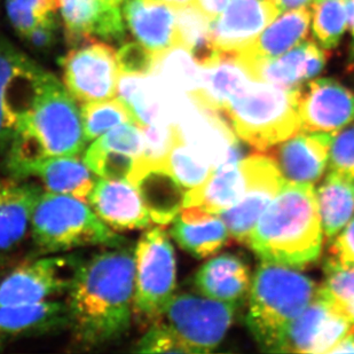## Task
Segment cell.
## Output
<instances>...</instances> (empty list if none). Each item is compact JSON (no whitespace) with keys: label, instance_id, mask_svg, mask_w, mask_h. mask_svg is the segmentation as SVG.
Segmentation results:
<instances>
[{"label":"cell","instance_id":"cell-29","mask_svg":"<svg viewBox=\"0 0 354 354\" xmlns=\"http://www.w3.org/2000/svg\"><path fill=\"white\" fill-rule=\"evenodd\" d=\"M160 83L155 75L120 74L118 95L130 109L140 127L167 124L160 95Z\"/></svg>","mask_w":354,"mask_h":354},{"label":"cell","instance_id":"cell-45","mask_svg":"<svg viewBox=\"0 0 354 354\" xmlns=\"http://www.w3.org/2000/svg\"><path fill=\"white\" fill-rule=\"evenodd\" d=\"M346 352H352L354 353V330L350 334L346 335L339 343H338L331 353H346Z\"/></svg>","mask_w":354,"mask_h":354},{"label":"cell","instance_id":"cell-39","mask_svg":"<svg viewBox=\"0 0 354 354\" xmlns=\"http://www.w3.org/2000/svg\"><path fill=\"white\" fill-rule=\"evenodd\" d=\"M134 351L139 353H187L174 331L163 321H155Z\"/></svg>","mask_w":354,"mask_h":354},{"label":"cell","instance_id":"cell-6","mask_svg":"<svg viewBox=\"0 0 354 354\" xmlns=\"http://www.w3.org/2000/svg\"><path fill=\"white\" fill-rule=\"evenodd\" d=\"M35 247L43 254L68 252L77 248L127 244L125 237L97 217L85 201L71 195L41 193L31 216Z\"/></svg>","mask_w":354,"mask_h":354},{"label":"cell","instance_id":"cell-46","mask_svg":"<svg viewBox=\"0 0 354 354\" xmlns=\"http://www.w3.org/2000/svg\"><path fill=\"white\" fill-rule=\"evenodd\" d=\"M277 6L280 7L281 13L284 10H295L306 7L312 3V0H275Z\"/></svg>","mask_w":354,"mask_h":354},{"label":"cell","instance_id":"cell-33","mask_svg":"<svg viewBox=\"0 0 354 354\" xmlns=\"http://www.w3.org/2000/svg\"><path fill=\"white\" fill-rule=\"evenodd\" d=\"M80 115L87 144L120 124L134 123L138 125L130 109L120 97L82 104Z\"/></svg>","mask_w":354,"mask_h":354},{"label":"cell","instance_id":"cell-19","mask_svg":"<svg viewBox=\"0 0 354 354\" xmlns=\"http://www.w3.org/2000/svg\"><path fill=\"white\" fill-rule=\"evenodd\" d=\"M127 180L137 188L151 221L156 224H170L184 207L186 192L167 163L138 158Z\"/></svg>","mask_w":354,"mask_h":354},{"label":"cell","instance_id":"cell-20","mask_svg":"<svg viewBox=\"0 0 354 354\" xmlns=\"http://www.w3.org/2000/svg\"><path fill=\"white\" fill-rule=\"evenodd\" d=\"M327 53L313 41H304L279 57L241 64L251 80L284 88H297L324 71Z\"/></svg>","mask_w":354,"mask_h":354},{"label":"cell","instance_id":"cell-10","mask_svg":"<svg viewBox=\"0 0 354 354\" xmlns=\"http://www.w3.org/2000/svg\"><path fill=\"white\" fill-rule=\"evenodd\" d=\"M47 75L24 54L0 44V153L6 154Z\"/></svg>","mask_w":354,"mask_h":354},{"label":"cell","instance_id":"cell-27","mask_svg":"<svg viewBox=\"0 0 354 354\" xmlns=\"http://www.w3.org/2000/svg\"><path fill=\"white\" fill-rule=\"evenodd\" d=\"M240 160H226L214 167L203 184L186 191L184 207H201L214 214L233 207L245 187Z\"/></svg>","mask_w":354,"mask_h":354},{"label":"cell","instance_id":"cell-22","mask_svg":"<svg viewBox=\"0 0 354 354\" xmlns=\"http://www.w3.org/2000/svg\"><path fill=\"white\" fill-rule=\"evenodd\" d=\"M123 12L134 37L153 53L180 45L176 7L160 0H127Z\"/></svg>","mask_w":354,"mask_h":354},{"label":"cell","instance_id":"cell-8","mask_svg":"<svg viewBox=\"0 0 354 354\" xmlns=\"http://www.w3.org/2000/svg\"><path fill=\"white\" fill-rule=\"evenodd\" d=\"M85 257L64 254L21 264L0 279V306L32 304L68 294Z\"/></svg>","mask_w":354,"mask_h":354},{"label":"cell","instance_id":"cell-13","mask_svg":"<svg viewBox=\"0 0 354 354\" xmlns=\"http://www.w3.org/2000/svg\"><path fill=\"white\" fill-rule=\"evenodd\" d=\"M301 130L336 134L354 122V93L334 80H315L298 87Z\"/></svg>","mask_w":354,"mask_h":354},{"label":"cell","instance_id":"cell-34","mask_svg":"<svg viewBox=\"0 0 354 354\" xmlns=\"http://www.w3.org/2000/svg\"><path fill=\"white\" fill-rule=\"evenodd\" d=\"M311 17L321 47L335 48L348 26V0H312Z\"/></svg>","mask_w":354,"mask_h":354},{"label":"cell","instance_id":"cell-43","mask_svg":"<svg viewBox=\"0 0 354 354\" xmlns=\"http://www.w3.org/2000/svg\"><path fill=\"white\" fill-rule=\"evenodd\" d=\"M55 34L57 21L55 17H50L41 21L24 38L36 50H46L52 46Z\"/></svg>","mask_w":354,"mask_h":354},{"label":"cell","instance_id":"cell-16","mask_svg":"<svg viewBox=\"0 0 354 354\" xmlns=\"http://www.w3.org/2000/svg\"><path fill=\"white\" fill-rule=\"evenodd\" d=\"M334 133L301 130L268 149L286 183L315 184L327 167Z\"/></svg>","mask_w":354,"mask_h":354},{"label":"cell","instance_id":"cell-32","mask_svg":"<svg viewBox=\"0 0 354 354\" xmlns=\"http://www.w3.org/2000/svg\"><path fill=\"white\" fill-rule=\"evenodd\" d=\"M324 271L317 296L354 327V268H342L326 259Z\"/></svg>","mask_w":354,"mask_h":354},{"label":"cell","instance_id":"cell-15","mask_svg":"<svg viewBox=\"0 0 354 354\" xmlns=\"http://www.w3.org/2000/svg\"><path fill=\"white\" fill-rule=\"evenodd\" d=\"M354 327L315 295L288 328L281 353H331Z\"/></svg>","mask_w":354,"mask_h":354},{"label":"cell","instance_id":"cell-1","mask_svg":"<svg viewBox=\"0 0 354 354\" xmlns=\"http://www.w3.org/2000/svg\"><path fill=\"white\" fill-rule=\"evenodd\" d=\"M136 256L125 244L84 261L68 292L69 328L80 348H97L130 329L134 308Z\"/></svg>","mask_w":354,"mask_h":354},{"label":"cell","instance_id":"cell-17","mask_svg":"<svg viewBox=\"0 0 354 354\" xmlns=\"http://www.w3.org/2000/svg\"><path fill=\"white\" fill-rule=\"evenodd\" d=\"M6 167L14 179L35 178L47 192L71 195L85 202L97 179L78 156H50L6 163Z\"/></svg>","mask_w":354,"mask_h":354},{"label":"cell","instance_id":"cell-7","mask_svg":"<svg viewBox=\"0 0 354 354\" xmlns=\"http://www.w3.org/2000/svg\"><path fill=\"white\" fill-rule=\"evenodd\" d=\"M134 308L146 320L163 315L177 286L174 245L165 230L154 227L141 235L134 248Z\"/></svg>","mask_w":354,"mask_h":354},{"label":"cell","instance_id":"cell-35","mask_svg":"<svg viewBox=\"0 0 354 354\" xmlns=\"http://www.w3.org/2000/svg\"><path fill=\"white\" fill-rule=\"evenodd\" d=\"M167 165L186 191L203 184L214 170V165L185 140L184 134L171 148Z\"/></svg>","mask_w":354,"mask_h":354},{"label":"cell","instance_id":"cell-26","mask_svg":"<svg viewBox=\"0 0 354 354\" xmlns=\"http://www.w3.org/2000/svg\"><path fill=\"white\" fill-rule=\"evenodd\" d=\"M311 10L306 7L279 14L249 46L235 54L239 64L271 59L286 53L308 37Z\"/></svg>","mask_w":354,"mask_h":354},{"label":"cell","instance_id":"cell-18","mask_svg":"<svg viewBox=\"0 0 354 354\" xmlns=\"http://www.w3.org/2000/svg\"><path fill=\"white\" fill-rule=\"evenodd\" d=\"M87 203L114 231H136L151 226L147 209L137 188L127 179L97 178Z\"/></svg>","mask_w":354,"mask_h":354},{"label":"cell","instance_id":"cell-4","mask_svg":"<svg viewBox=\"0 0 354 354\" xmlns=\"http://www.w3.org/2000/svg\"><path fill=\"white\" fill-rule=\"evenodd\" d=\"M317 291L315 281L296 268L261 261L251 282L245 321L263 351L281 353L288 328Z\"/></svg>","mask_w":354,"mask_h":354},{"label":"cell","instance_id":"cell-44","mask_svg":"<svg viewBox=\"0 0 354 354\" xmlns=\"http://www.w3.org/2000/svg\"><path fill=\"white\" fill-rule=\"evenodd\" d=\"M231 0H194L195 6L209 19L214 21L227 7Z\"/></svg>","mask_w":354,"mask_h":354},{"label":"cell","instance_id":"cell-14","mask_svg":"<svg viewBox=\"0 0 354 354\" xmlns=\"http://www.w3.org/2000/svg\"><path fill=\"white\" fill-rule=\"evenodd\" d=\"M281 13L275 0H231L211 24V40L221 53L249 46Z\"/></svg>","mask_w":354,"mask_h":354},{"label":"cell","instance_id":"cell-9","mask_svg":"<svg viewBox=\"0 0 354 354\" xmlns=\"http://www.w3.org/2000/svg\"><path fill=\"white\" fill-rule=\"evenodd\" d=\"M236 308L231 303L184 292L171 298L163 315L187 353H207L223 341Z\"/></svg>","mask_w":354,"mask_h":354},{"label":"cell","instance_id":"cell-40","mask_svg":"<svg viewBox=\"0 0 354 354\" xmlns=\"http://www.w3.org/2000/svg\"><path fill=\"white\" fill-rule=\"evenodd\" d=\"M336 134L329 149V170L354 180V124Z\"/></svg>","mask_w":354,"mask_h":354},{"label":"cell","instance_id":"cell-28","mask_svg":"<svg viewBox=\"0 0 354 354\" xmlns=\"http://www.w3.org/2000/svg\"><path fill=\"white\" fill-rule=\"evenodd\" d=\"M315 195L324 237L334 240L354 216V180L330 171Z\"/></svg>","mask_w":354,"mask_h":354},{"label":"cell","instance_id":"cell-42","mask_svg":"<svg viewBox=\"0 0 354 354\" xmlns=\"http://www.w3.org/2000/svg\"><path fill=\"white\" fill-rule=\"evenodd\" d=\"M327 259L342 268H354V216L337 236L331 240Z\"/></svg>","mask_w":354,"mask_h":354},{"label":"cell","instance_id":"cell-3","mask_svg":"<svg viewBox=\"0 0 354 354\" xmlns=\"http://www.w3.org/2000/svg\"><path fill=\"white\" fill-rule=\"evenodd\" d=\"M77 104L52 76L41 84L30 109L17 124L6 163L50 156H80L86 147Z\"/></svg>","mask_w":354,"mask_h":354},{"label":"cell","instance_id":"cell-23","mask_svg":"<svg viewBox=\"0 0 354 354\" xmlns=\"http://www.w3.org/2000/svg\"><path fill=\"white\" fill-rule=\"evenodd\" d=\"M69 327L67 301L0 306V342L50 334Z\"/></svg>","mask_w":354,"mask_h":354},{"label":"cell","instance_id":"cell-31","mask_svg":"<svg viewBox=\"0 0 354 354\" xmlns=\"http://www.w3.org/2000/svg\"><path fill=\"white\" fill-rule=\"evenodd\" d=\"M211 24L194 3L177 8L179 43L191 52L201 67L210 64L221 52L214 50L211 40Z\"/></svg>","mask_w":354,"mask_h":354},{"label":"cell","instance_id":"cell-30","mask_svg":"<svg viewBox=\"0 0 354 354\" xmlns=\"http://www.w3.org/2000/svg\"><path fill=\"white\" fill-rule=\"evenodd\" d=\"M171 235L179 247L198 259L216 254L230 239L227 226L218 214L194 221H185L177 216Z\"/></svg>","mask_w":354,"mask_h":354},{"label":"cell","instance_id":"cell-48","mask_svg":"<svg viewBox=\"0 0 354 354\" xmlns=\"http://www.w3.org/2000/svg\"><path fill=\"white\" fill-rule=\"evenodd\" d=\"M348 26L354 38V0H348Z\"/></svg>","mask_w":354,"mask_h":354},{"label":"cell","instance_id":"cell-12","mask_svg":"<svg viewBox=\"0 0 354 354\" xmlns=\"http://www.w3.org/2000/svg\"><path fill=\"white\" fill-rule=\"evenodd\" d=\"M245 187L237 203L219 214L230 236L248 245L251 231L271 201L286 184L274 160L268 155H251L240 160Z\"/></svg>","mask_w":354,"mask_h":354},{"label":"cell","instance_id":"cell-36","mask_svg":"<svg viewBox=\"0 0 354 354\" xmlns=\"http://www.w3.org/2000/svg\"><path fill=\"white\" fill-rule=\"evenodd\" d=\"M57 8L59 0H6L8 20L22 37L41 21L55 17Z\"/></svg>","mask_w":354,"mask_h":354},{"label":"cell","instance_id":"cell-21","mask_svg":"<svg viewBox=\"0 0 354 354\" xmlns=\"http://www.w3.org/2000/svg\"><path fill=\"white\" fill-rule=\"evenodd\" d=\"M66 34L71 43L93 37L120 39L125 32L120 3L114 0H59Z\"/></svg>","mask_w":354,"mask_h":354},{"label":"cell","instance_id":"cell-49","mask_svg":"<svg viewBox=\"0 0 354 354\" xmlns=\"http://www.w3.org/2000/svg\"><path fill=\"white\" fill-rule=\"evenodd\" d=\"M3 254H0V263H3Z\"/></svg>","mask_w":354,"mask_h":354},{"label":"cell","instance_id":"cell-41","mask_svg":"<svg viewBox=\"0 0 354 354\" xmlns=\"http://www.w3.org/2000/svg\"><path fill=\"white\" fill-rule=\"evenodd\" d=\"M118 55L120 74L149 75L153 73L158 54L153 53L142 44L129 43L120 47Z\"/></svg>","mask_w":354,"mask_h":354},{"label":"cell","instance_id":"cell-50","mask_svg":"<svg viewBox=\"0 0 354 354\" xmlns=\"http://www.w3.org/2000/svg\"><path fill=\"white\" fill-rule=\"evenodd\" d=\"M114 1H118V3H120V1H123V0H114Z\"/></svg>","mask_w":354,"mask_h":354},{"label":"cell","instance_id":"cell-25","mask_svg":"<svg viewBox=\"0 0 354 354\" xmlns=\"http://www.w3.org/2000/svg\"><path fill=\"white\" fill-rule=\"evenodd\" d=\"M251 282L249 265L233 254H221L207 261L194 279L195 287L205 297L236 306L243 304Z\"/></svg>","mask_w":354,"mask_h":354},{"label":"cell","instance_id":"cell-38","mask_svg":"<svg viewBox=\"0 0 354 354\" xmlns=\"http://www.w3.org/2000/svg\"><path fill=\"white\" fill-rule=\"evenodd\" d=\"M101 147L120 151L132 158H140L144 153V134L134 123L120 124L93 140Z\"/></svg>","mask_w":354,"mask_h":354},{"label":"cell","instance_id":"cell-24","mask_svg":"<svg viewBox=\"0 0 354 354\" xmlns=\"http://www.w3.org/2000/svg\"><path fill=\"white\" fill-rule=\"evenodd\" d=\"M41 189L34 183L0 178V254L24 241Z\"/></svg>","mask_w":354,"mask_h":354},{"label":"cell","instance_id":"cell-47","mask_svg":"<svg viewBox=\"0 0 354 354\" xmlns=\"http://www.w3.org/2000/svg\"><path fill=\"white\" fill-rule=\"evenodd\" d=\"M163 3H169L171 6L176 7V8H181V7L189 6L194 3V0H160Z\"/></svg>","mask_w":354,"mask_h":354},{"label":"cell","instance_id":"cell-2","mask_svg":"<svg viewBox=\"0 0 354 354\" xmlns=\"http://www.w3.org/2000/svg\"><path fill=\"white\" fill-rule=\"evenodd\" d=\"M324 237L315 186L286 183L252 228L248 247L261 261L301 270L319 261Z\"/></svg>","mask_w":354,"mask_h":354},{"label":"cell","instance_id":"cell-5","mask_svg":"<svg viewBox=\"0 0 354 354\" xmlns=\"http://www.w3.org/2000/svg\"><path fill=\"white\" fill-rule=\"evenodd\" d=\"M237 137L268 151L301 131L297 88H284L248 78L225 108Z\"/></svg>","mask_w":354,"mask_h":354},{"label":"cell","instance_id":"cell-11","mask_svg":"<svg viewBox=\"0 0 354 354\" xmlns=\"http://www.w3.org/2000/svg\"><path fill=\"white\" fill-rule=\"evenodd\" d=\"M82 44L62 61L68 92L82 104L116 97L120 76L116 50L94 39Z\"/></svg>","mask_w":354,"mask_h":354},{"label":"cell","instance_id":"cell-37","mask_svg":"<svg viewBox=\"0 0 354 354\" xmlns=\"http://www.w3.org/2000/svg\"><path fill=\"white\" fill-rule=\"evenodd\" d=\"M137 158L101 147L92 141L84 151L83 162L92 174L104 179H127Z\"/></svg>","mask_w":354,"mask_h":354}]
</instances>
